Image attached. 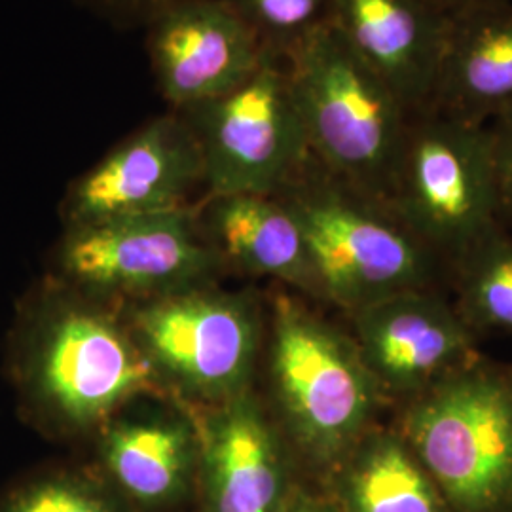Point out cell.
Segmentation results:
<instances>
[{
    "mask_svg": "<svg viewBox=\"0 0 512 512\" xmlns=\"http://www.w3.org/2000/svg\"><path fill=\"white\" fill-rule=\"evenodd\" d=\"M349 317L384 399L406 403L478 357L475 334L435 289L393 294Z\"/></svg>",
    "mask_w": 512,
    "mask_h": 512,
    "instance_id": "obj_14",
    "label": "cell"
},
{
    "mask_svg": "<svg viewBox=\"0 0 512 512\" xmlns=\"http://www.w3.org/2000/svg\"><path fill=\"white\" fill-rule=\"evenodd\" d=\"M488 129L494 148L499 220L512 226V110L488 124Z\"/></svg>",
    "mask_w": 512,
    "mask_h": 512,
    "instance_id": "obj_23",
    "label": "cell"
},
{
    "mask_svg": "<svg viewBox=\"0 0 512 512\" xmlns=\"http://www.w3.org/2000/svg\"><path fill=\"white\" fill-rule=\"evenodd\" d=\"M165 389L194 410L253 389L266 315L253 294L213 283L120 306Z\"/></svg>",
    "mask_w": 512,
    "mask_h": 512,
    "instance_id": "obj_6",
    "label": "cell"
},
{
    "mask_svg": "<svg viewBox=\"0 0 512 512\" xmlns=\"http://www.w3.org/2000/svg\"><path fill=\"white\" fill-rule=\"evenodd\" d=\"M145 33L156 88L173 112L236 90L270 59L226 0H179Z\"/></svg>",
    "mask_w": 512,
    "mask_h": 512,
    "instance_id": "obj_13",
    "label": "cell"
},
{
    "mask_svg": "<svg viewBox=\"0 0 512 512\" xmlns=\"http://www.w3.org/2000/svg\"><path fill=\"white\" fill-rule=\"evenodd\" d=\"M203 236L222 266L272 277L294 291L323 302L304 234L277 196L220 194L196 203Z\"/></svg>",
    "mask_w": 512,
    "mask_h": 512,
    "instance_id": "obj_16",
    "label": "cell"
},
{
    "mask_svg": "<svg viewBox=\"0 0 512 512\" xmlns=\"http://www.w3.org/2000/svg\"><path fill=\"white\" fill-rule=\"evenodd\" d=\"M95 437L99 473L133 511H167L196 495L200 410L175 399H139L114 414Z\"/></svg>",
    "mask_w": 512,
    "mask_h": 512,
    "instance_id": "obj_12",
    "label": "cell"
},
{
    "mask_svg": "<svg viewBox=\"0 0 512 512\" xmlns=\"http://www.w3.org/2000/svg\"><path fill=\"white\" fill-rule=\"evenodd\" d=\"M285 512H342L330 495L311 492L304 486H298Z\"/></svg>",
    "mask_w": 512,
    "mask_h": 512,
    "instance_id": "obj_24",
    "label": "cell"
},
{
    "mask_svg": "<svg viewBox=\"0 0 512 512\" xmlns=\"http://www.w3.org/2000/svg\"><path fill=\"white\" fill-rule=\"evenodd\" d=\"M311 158L389 203L412 112L330 23L285 59Z\"/></svg>",
    "mask_w": 512,
    "mask_h": 512,
    "instance_id": "obj_3",
    "label": "cell"
},
{
    "mask_svg": "<svg viewBox=\"0 0 512 512\" xmlns=\"http://www.w3.org/2000/svg\"><path fill=\"white\" fill-rule=\"evenodd\" d=\"M268 408L300 463L323 476L376 425L384 395L351 334L275 293L264 329Z\"/></svg>",
    "mask_w": 512,
    "mask_h": 512,
    "instance_id": "obj_2",
    "label": "cell"
},
{
    "mask_svg": "<svg viewBox=\"0 0 512 512\" xmlns=\"http://www.w3.org/2000/svg\"><path fill=\"white\" fill-rule=\"evenodd\" d=\"M0 512H135L101 473L50 469L0 495Z\"/></svg>",
    "mask_w": 512,
    "mask_h": 512,
    "instance_id": "obj_20",
    "label": "cell"
},
{
    "mask_svg": "<svg viewBox=\"0 0 512 512\" xmlns=\"http://www.w3.org/2000/svg\"><path fill=\"white\" fill-rule=\"evenodd\" d=\"M327 480L342 512H452L397 427L366 431Z\"/></svg>",
    "mask_w": 512,
    "mask_h": 512,
    "instance_id": "obj_18",
    "label": "cell"
},
{
    "mask_svg": "<svg viewBox=\"0 0 512 512\" xmlns=\"http://www.w3.org/2000/svg\"><path fill=\"white\" fill-rule=\"evenodd\" d=\"M6 372L23 420L55 440L95 435L139 399H175L133 338L120 306L54 277L19 302Z\"/></svg>",
    "mask_w": 512,
    "mask_h": 512,
    "instance_id": "obj_1",
    "label": "cell"
},
{
    "mask_svg": "<svg viewBox=\"0 0 512 512\" xmlns=\"http://www.w3.org/2000/svg\"><path fill=\"white\" fill-rule=\"evenodd\" d=\"M456 275L454 308L473 334H505L512 338V234L494 228L475 241L450 266Z\"/></svg>",
    "mask_w": 512,
    "mask_h": 512,
    "instance_id": "obj_19",
    "label": "cell"
},
{
    "mask_svg": "<svg viewBox=\"0 0 512 512\" xmlns=\"http://www.w3.org/2000/svg\"><path fill=\"white\" fill-rule=\"evenodd\" d=\"M275 196L304 234L323 302L351 315L393 294L435 289L439 260L391 205L334 179L313 158Z\"/></svg>",
    "mask_w": 512,
    "mask_h": 512,
    "instance_id": "obj_4",
    "label": "cell"
},
{
    "mask_svg": "<svg viewBox=\"0 0 512 512\" xmlns=\"http://www.w3.org/2000/svg\"><path fill=\"white\" fill-rule=\"evenodd\" d=\"M222 268L203 236L196 205L63 228L52 251L59 283L124 306L211 283Z\"/></svg>",
    "mask_w": 512,
    "mask_h": 512,
    "instance_id": "obj_8",
    "label": "cell"
},
{
    "mask_svg": "<svg viewBox=\"0 0 512 512\" xmlns=\"http://www.w3.org/2000/svg\"><path fill=\"white\" fill-rule=\"evenodd\" d=\"M114 29H145L167 6L179 0H71Z\"/></svg>",
    "mask_w": 512,
    "mask_h": 512,
    "instance_id": "obj_22",
    "label": "cell"
},
{
    "mask_svg": "<svg viewBox=\"0 0 512 512\" xmlns=\"http://www.w3.org/2000/svg\"><path fill=\"white\" fill-rule=\"evenodd\" d=\"M196 137L203 196H275L310 162L287 65L266 59L232 92L177 112Z\"/></svg>",
    "mask_w": 512,
    "mask_h": 512,
    "instance_id": "obj_9",
    "label": "cell"
},
{
    "mask_svg": "<svg viewBox=\"0 0 512 512\" xmlns=\"http://www.w3.org/2000/svg\"><path fill=\"white\" fill-rule=\"evenodd\" d=\"M389 205L439 264L452 266L501 222L488 126L435 110L414 114Z\"/></svg>",
    "mask_w": 512,
    "mask_h": 512,
    "instance_id": "obj_7",
    "label": "cell"
},
{
    "mask_svg": "<svg viewBox=\"0 0 512 512\" xmlns=\"http://www.w3.org/2000/svg\"><path fill=\"white\" fill-rule=\"evenodd\" d=\"M429 110L488 126L512 110V0L448 18Z\"/></svg>",
    "mask_w": 512,
    "mask_h": 512,
    "instance_id": "obj_17",
    "label": "cell"
},
{
    "mask_svg": "<svg viewBox=\"0 0 512 512\" xmlns=\"http://www.w3.org/2000/svg\"><path fill=\"white\" fill-rule=\"evenodd\" d=\"M200 512H285L298 458L255 387L200 410Z\"/></svg>",
    "mask_w": 512,
    "mask_h": 512,
    "instance_id": "obj_11",
    "label": "cell"
},
{
    "mask_svg": "<svg viewBox=\"0 0 512 512\" xmlns=\"http://www.w3.org/2000/svg\"><path fill=\"white\" fill-rule=\"evenodd\" d=\"M429 6H433L437 12L446 18H452L459 12L471 10L476 6H484V4H492V2H499V0H425Z\"/></svg>",
    "mask_w": 512,
    "mask_h": 512,
    "instance_id": "obj_25",
    "label": "cell"
},
{
    "mask_svg": "<svg viewBox=\"0 0 512 512\" xmlns=\"http://www.w3.org/2000/svg\"><path fill=\"white\" fill-rule=\"evenodd\" d=\"M203 186L194 133L167 110L133 129L67 186L59 205L63 228L177 211Z\"/></svg>",
    "mask_w": 512,
    "mask_h": 512,
    "instance_id": "obj_10",
    "label": "cell"
},
{
    "mask_svg": "<svg viewBox=\"0 0 512 512\" xmlns=\"http://www.w3.org/2000/svg\"><path fill=\"white\" fill-rule=\"evenodd\" d=\"M452 512H512V366L475 357L403 403L397 425Z\"/></svg>",
    "mask_w": 512,
    "mask_h": 512,
    "instance_id": "obj_5",
    "label": "cell"
},
{
    "mask_svg": "<svg viewBox=\"0 0 512 512\" xmlns=\"http://www.w3.org/2000/svg\"><path fill=\"white\" fill-rule=\"evenodd\" d=\"M332 25L412 114L429 110L446 16L425 0H332Z\"/></svg>",
    "mask_w": 512,
    "mask_h": 512,
    "instance_id": "obj_15",
    "label": "cell"
},
{
    "mask_svg": "<svg viewBox=\"0 0 512 512\" xmlns=\"http://www.w3.org/2000/svg\"><path fill=\"white\" fill-rule=\"evenodd\" d=\"M264 54L285 61L332 23V0H226Z\"/></svg>",
    "mask_w": 512,
    "mask_h": 512,
    "instance_id": "obj_21",
    "label": "cell"
}]
</instances>
